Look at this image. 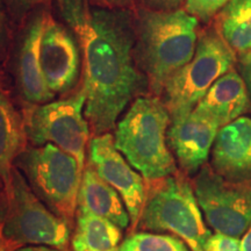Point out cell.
<instances>
[{"label": "cell", "instance_id": "obj_16", "mask_svg": "<svg viewBox=\"0 0 251 251\" xmlns=\"http://www.w3.org/2000/svg\"><path fill=\"white\" fill-rule=\"evenodd\" d=\"M77 212L90 213L108 220L122 230L130 225L129 213L121 196L102 179L90 163L81 176Z\"/></svg>", "mask_w": 251, "mask_h": 251}, {"label": "cell", "instance_id": "obj_13", "mask_svg": "<svg viewBox=\"0 0 251 251\" xmlns=\"http://www.w3.org/2000/svg\"><path fill=\"white\" fill-rule=\"evenodd\" d=\"M211 155L216 174L251 185V119L241 117L220 128Z\"/></svg>", "mask_w": 251, "mask_h": 251}, {"label": "cell", "instance_id": "obj_20", "mask_svg": "<svg viewBox=\"0 0 251 251\" xmlns=\"http://www.w3.org/2000/svg\"><path fill=\"white\" fill-rule=\"evenodd\" d=\"M118 251H191L179 237L168 234L133 233L119 246Z\"/></svg>", "mask_w": 251, "mask_h": 251}, {"label": "cell", "instance_id": "obj_26", "mask_svg": "<svg viewBox=\"0 0 251 251\" xmlns=\"http://www.w3.org/2000/svg\"><path fill=\"white\" fill-rule=\"evenodd\" d=\"M241 74L242 78L246 81V85L248 87V92L251 98V55L248 57L241 59Z\"/></svg>", "mask_w": 251, "mask_h": 251}, {"label": "cell", "instance_id": "obj_18", "mask_svg": "<svg viewBox=\"0 0 251 251\" xmlns=\"http://www.w3.org/2000/svg\"><path fill=\"white\" fill-rule=\"evenodd\" d=\"M215 29L238 59L251 55V0H229L215 17Z\"/></svg>", "mask_w": 251, "mask_h": 251}, {"label": "cell", "instance_id": "obj_19", "mask_svg": "<svg viewBox=\"0 0 251 251\" xmlns=\"http://www.w3.org/2000/svg\"><path fill=\"white\" fill-rule=\"evenodd\" d=\"M122 229L108 220L90 213L77 212L71 244L74 251H118Z\"/></svg>", "mask_w": 251, "mask_h": 251}, {"label": "cell", "instance_id": "obj_12", "mask_svg": "<svg viewBox=\"0 0 251 251\" xmlns=\"http://www.w3.org/2000/svg\"><path fill=\"white\" fill-rule=\"evenodd\" d=\"M220 126L213 119L193 111L171 119L166 139L169 148L186 175H193L205 166Z\"/></svg>", "mask_w": 251, "mask_h": 251}, {"label": "cell", "instance_id": "obj_7", "mask_svg": "<svg viewBox=\"0 0 251 251\" xmlns=\"http://www.w3.org/2000/svg\"><path fill=\"white\" fill-rule=\"evenodd\" d=\"M236 56L216 29L199 35L194 56L179 69L163 89V100L171 119L188 114L197 107L211 86L231 69Z\"/></svg>", "mask_w": 251, "mask_h": 251}, {"label": "cell", "instance_id": "obj_9", "mask_svg": "<svg viewBox=\"0 0 251 251\" xmlns=\"http://www.w3.org/2000/svg\"><path fill=\"white\" fill-rule=\"evenodd\" d=\"M193 190L207 224L216 233L237 237L251 225V185L227 180L202 166L193 180Z\"/></svg>", "mask_w": 251, "mask_h": 251}, {"label": "cell", "instance_id": "obj_30", "mask_svg": "<svg viewBox=\"0 0 251 251\" xmlns=\"http://www.w3.org/2000/svg\"><path fill=\"white\" fill-rule=\"evenodd\" d=\"M4 192H5V187H4V185H2L1 181H0V203H1L2 198H4Z\"/></svg>", "mask_w": 251, "mask_h": 251}, {"label": "cell", "instance_id": "obj_3", "mask_svg": "<svg viewBox=\"0 0 251 251\" xmlns=\"http://www.w3.org/2000/svg\"><path fill=\"white\" fill-rule=\"evenodd\" d=\"M170 124L164 102L153 96L135 99L115 127V147L146 181L177 172L166 139Z\"/></svg>", "mask_w": 251, "mask_h": 251}, {"label": "cell", "instance_id": "obj_23", "mask_svg": "<svg viewBox=\"0 0 251 251\" xmlns=\"http://www.w3.org/2000/svg\"><path fill=\"white\" fill-rule=\"evenodd\" d=\"M46 0H5L6 5L13 17L21 18L23 15L34 8L35 6L42 4Z\"/></svg>", "mask_w": 251, "mask_h": 251}, {"label": "cell", "instance_id": "obj_8", "mask_svg": "<svg viewBox=\"0 0 251 251\" xmlns=\"http://www.w3.org/2000/svg\"><path fill=\"white\" fill-rule=\"evenodd\" d=\"M83 89L74 96L42 105H29L25 114L27 139L34 147L54 144L77 159L85 169L91 128L85 118Z\"/></svg>", "mask_w": 251, "mask_h": 251}, {"label": "cell", "instance_id": "obj_21", "mask_svg": "<svg viewBox=\"0 0 251 251\" xmlns=\"http://www.w3.org/2000/svg\"><path fill=\"white\" fill-rule=\"evenodd\" d=\"M229 2V0H186L185 11L201 23H209Z\"/></svg>", "mask_w": 251, "mask_h": 251}, {"label": "cell", "instance_id": "obj_17", "mask_svg": "<svg viewBox=\"0 0 251 251\" xmlns=\"http://www.w3.org/2000/svg\"><path fill=\"white\" fill-rule=\"evenodd\" d=\"M26 140L24 119L0 89V181L4 187L11 180L15 159L26 149Z\"/></svg>", "mask_w": 251, "mask_h": 251}, {"label": "cell", "instance_id": "obj_4", "mask_svg": "<svg viewBox=\"0 0 251 251\" xmlns=\"http://www.w3.org/2000/svg\"><path fill=\"white\" fill-rule=\"evenodd\" d=\"M71 226L51 212L14 166L0 203V237L7 251L46 246L68 250Z\"/></svg>", "mask_w": 251, "mask_h": 251}, {"label": "cell", "instance_id": "obj_29", "mask_svg": "<svg viewBox=\"0 0 251 251\" xmlns=\"http://www.w3.org/2000/svg\"><path fill=\"white\" fill-rule=\"evenodd\" d=\"M240 251H251V225L240 242Z\"/></svg>", "mask_w": 251, "mask_h": 251}, {"label": "cell", "instance_id": "obj_27", "mask_svg": "<svg viewBox=\"0 0 251 251\" xmlns=\"http://www.w3.org/2000/svg\"><path fill=\"white\" fill-rule=\"evenodd\" d=\"M102 1L107 6H109V8L125 9L129 7L135 0H102Z\"/></svg>", "mask_w": 251, "mask_h": 251}, {"label": "cell", "instance_id": "obj_1", "mask_svg": "<svg viewBox=\"0 0 251 251\" xmlns=\"http://www.w3.org/2000/svg\"><path fill=\"white\" fill-rule=\"evenodd\" d=\"M57 4L83 54L84 113L91 131L109 133L148 84L135 59V19L127 9L93 7L89 0Z\"/></svg>", "mask_w": 251, "mask_h": 251}, {"label": "cell", "instance_id": "obj_6", "mask_svg": "<svg viewBox=\"0 0 251 251\" xmlns=\"http://www.w3.org/2000/svg\"><path fill=\"white\" fill-rule=\"evenodd\" d=\"M14 166L41 201L71 226L84 171L77 159L54 144H45L25 149Z\"/></svg>", "mask_w": 251, "mask_h": 251}, {"label": "cell", "instance_id": "obj_28", "mask_svg": "<svg viewBox=\"0 0 251 251\" xmlns=\"http://www.w3.org/2000/svg\"><path fill=\"white\" fill-rule=\"evenodd\" d=\"M13 251H68L64 249H58V248L52 247H46V246H28V247H21L19 249H15Z\"/></svg>", "mask_w": 251, "mask_h": 251}, {"label": "cell", "instance_id": "obj_25", "mask_svg": "<svg viewBox=\"0 0 251 251\" xmlns=\"http://www.w3.org/2000/svg\"><path fill=\"white\" fill-rule=\"evenodd\" d=\"M8 30L6 24V15L2 7V0H0V56L4 54L6 46H7Z\"/></svg>", "mask_w": 251, "mask_h": 251}, {"label": "cell", "instance_id": "obj_11", "mask_svg": "<svg viewBox=\"0 0 251 251\" xmlns=\"http://www.w3.org/2000/svg\"><path fill=\"white\" fill-rule=\"evenodd\" d=\"M40 65L47 85L55 96L74 89L79 78V42L70 28L49 15L41 39Z\"/></svg>", "mask_w": 251, "mask_h": 251}, {"label": "cell", "instance_id": "obj_31", "mask_svg": "<svg viewBox=\"0 0 251 251\" xmlns=\"http://www.w3.org/2000/svg\"><path fill=\"white\" fill-rule=\"evenodd\" d=\"M0 251H7V248H6L5 243L2 242L1 237H0Z\"/></svg>", "mask_w": 251, "mask_h": 251}, {"label": "cell", "instance_id": "obj_24", "mask_svg": "<svg viewBox=\"0 0 251 251\" xmlns=\"http://www.w3.org/2000/svg\"><path fill=\"white\" fill-rule=\"evenodd\" d=\"M143 8L151 9V11H176L179 9L186 0H141Z\"/></svg>", "mask_w": 251, "mask_h": 251}, {"label": "cell", "instance_id": "obj_2", "mask_svg": "<svg viewBox=\"0 0 251 251\" xmlns=\"http://www.w3.org/2000/svg\"><path fill=\"white\" fill-rule=\"evenodd\" d=\"M199 21L185 9H140L135 18V59L155 97L166 81L192 59L199 40Z\"/></svg>", "mask_w": 251, "mask_h": 251}, {"label": "cell", "instance_id": "obj_10", "mask_svg": "<svg viewBox=\"0 0 251 251\" xmlns=\"http://www.w3.org/2000/svg\"><path fill=\"white\" fill-rule=\"evenodd\" d=\"M89 163L118 191L130 216L133 230L137 228L144 201L147 183L115 147L114 136L106 133L96 135L89 144Z\"/></svg>", "mask_w": 251, "mask_h": 251}, {"label": "cell", "instance_id": "obj_22", "mask_svg": "<svg viewBox=\"0 0 251 251\" xmlns=\"http://www.w3.org/2000/svg\"><path fill=\"white\" fill-rule=\"evenodd\" d=\"M203 251H240V241L237 237L216 233L207 240Z\"/></svg>", "mask_w": 251, "mask_h": 251}, {"label": "cell", "instance_id": "obj_14", "mask_svg": "<svg viewBox=\"0 0 251 251\" xmlns=\"http://www.w3.org/2000/svg\"><path fill=\"white\" fill-rule=\"evenodd\" d=\"M45 12L31 17L21 37L17 55V84L29 105L50 102L55 94L49 90L40 65V46L47 20Z\"/></svg>", "mask_w": 251, "mask_h": 251}, {"label": "cell", "instance_id": "obj_15", "mask_svg": "<svg viewBox=\"0 0 251 251\" xmlns=\"http://www.w3.org/2000/svg\"><path fill=\"white\" fill-rule=\"evenodd\" d=\"M250 108L246 81L235 69L221 76L200 100L194 111L224 126L241 118Z\"/></svg>", "mask_w": 251, "mask_h": 251}, {"label": "cell", "instance_id": "obj_5", "mask_svg": "<svg viewBox=\"0 0 251 251\" xmlns=\"http://www.w3.org/2000/svg\"><path fill=\"white\" fill-rule=\"evenodd\" d=\"M146 183V201L137 228L168 231L181 238L191 251H203L212 233L203 221L193 186L185 176L176 172Z\"/></svg>", "mask_w": 251, "mask_h": 251}]
</instances>
